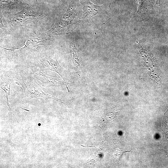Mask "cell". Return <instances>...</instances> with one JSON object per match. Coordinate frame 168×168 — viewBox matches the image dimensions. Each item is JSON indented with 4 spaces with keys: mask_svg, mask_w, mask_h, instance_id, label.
Wrapping results in <instances>:
<instances>
[{
    "mask_svg": "<svg viewBox=\"0 0 168 168\" xmlns=\"http://www.w3.org/2000/svg\"><path fill=\"white\" fill-rule=\"evenodd\" d=\"M17 81L23 88L26 99L42 97L45 99H58L52 96L44 88L40 85L30 74L16 75Z\"/></svg>",
    "mask_w": 168,
    "mask_h": 168,
    "instance_id": "obj_1",
    "label": "cell"
},
{
    "mask_svg": "<svg viewBox=\"0 0 168 168\" xmlns=\"http://www.w3.org/2000/svg\"><path fill=\"white\" fill-rule=\"evenodd\" d=\"M42 41L41 40L36 38L31 37L28 39L22 46L18 48L8 49L2 47H0L3 49L7 57L11 59L27 50L40 44Z\"/></svg>",
    "mask_w": 168,
    "mask_h": 168,
    "instance_id": "obj_2",
    "label": "cell"
},
{
    "mask_svg": "<svg viewBox=\"0 0 168 168\" xmlns=\"http://www.w3.org/2000/svg\"><path fill=\"white\" fill-rule=\"evenodd\" d=\"M37 65L42 70H50L62 76V69L56 60L49 57H43L38 61Z\"/></svg>",
    "mask_w": 168,
    "mask_h": 168,
    "instance_id": "obj_3",
    "label": "cell"
},
{
    "mask_svg": "<svg viewBox=\"0 0 168 168\" xmlns=\"http://www.w3.org/2000/svg\"><path fill=\"white\" fill-rule=\"evenodd\" d=\"M16 75L11 72H6L0 76V87L5 92L7 99V105L11 112L10 105L9 103L8 96L10 95V87L11 83L17 81Z\"/></svg>",
    "mask_w": 168,
    "mask_h": 168,
    "instance_id": "obj_4",
    "label": "cell"
},
{
    "mask_svg": "<svg viewBox=\"0 0 168 168\" xmlns=\"http://www.w3.org/2000/svg\"><path fill=\"white\" fill-rule=\"evenodd\" d=\"M33 73L34 76L40 81L44 86H56L59 85L64 84V83L58 79L48 76L40 70H34Z\"/></svg>",
    "mask_w": 168,
    "mask_h": 168,
    "instance_id": "obj_5",
    "label": "cell"
},
{
    "mask_svg": "<svg viewBox=\"0 0 168 168\" xmlns=\"http://www.w3.org/2000/svg\"><path fill=\"white\" fill-rule=\"evenodd\" d=\"M80 2L83 6L84 11L86 14L94 16L98 13L99 6L94 5L89 0H80Z\"/></svg>",
    "mask_w": 168,
    "mask_h": 168,
    "instance_id": "obj_6",
    "label": "cell"
},
{
    "mask_svg": "<svg viewBox=\"0 0 168 168\" xmlns=\"http://www.w3.org/2000/svg\"><path fill=\"white\" fill-rule=\"evenodd\" d=\"M138 10L136 14L143 12L146 11V6L145 0H136Z\"/></svg>",
    "mask_w": 168,
    "mask_h": 168,
    "instance_id": "obj_7",
    "label": "cell"
},
{
    "mask_svg": "<svg viewBox=\"0 0 168 168\" xmlns=\"http://www.w3.org/2000/svg\"><path fill=\"white\" fill-rule=\"evenodd\" d=\"M2 5L9 6L16 5L18 4L20 0H1Z\"/></svg>",
    "mask_w": 168,
    "mask_h": 168,
    "instance_id": "obj_8",
    "label": "cell"
},
{
    "mask_svg": "<svg viewBox=\"0 0 168 168\" xmlns=\"http://www.w3.org/2000/svg\"><path fill=\"white\" fill-rule=\"evenodd\" d=\"M63 21H60L56 24L50 30L47 31L46 33H48L49 32H51L52 31H54L57 30H59V28H61L63 27H64L65 26H66L67 23L63 24Z\"/></svg>",
    "mask_w": 168,
    "mask_h": 168,
    "instance_id": "obj_9",
    "label": "cell"
},
{
    "mask_svg": "<svg viewBox=\"0 0 168 168\" xmlns=\"http://www.w3.org/2000/svg\"><path fill=\"white\" fill-rule=\"evenodd\" d=\"M161 0H156V5L157 13H159L160 11V6Z\"/></svg>",
    "mask_w": 168,
    "mask_h": 168,
    "instance_id": "obj_10",
    "label": "cell"
},
{
    "mask_svg": "<svg viewBox=\"0 0 168 168\" xmlns=\"http://www.w3.org/2000/svg\"><path fill=\"white\" fill-rule=\"evenodd\" d=\"M30 1L32 2L33 4L35 5H38V3L37 2V0H29Z\"/></svg>",
    "mask_w": 168,
    "mask_h": 168,
    "instance_id": "obj_11",
    "label": "cell"
}]
</instances>
